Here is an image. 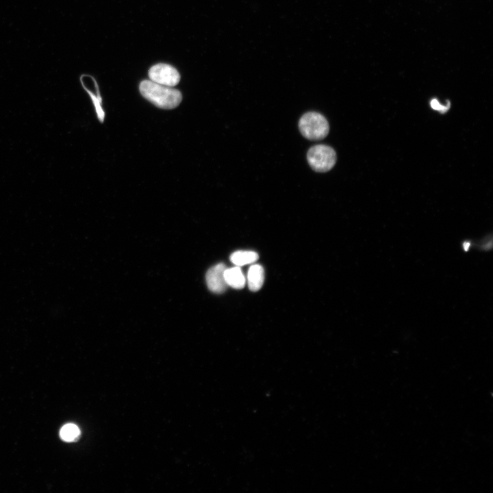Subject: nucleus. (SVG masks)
<instances>
[{"instance_id":"obj_1","label":"nucleus","mask_w":493,"mask_h":493,"mask_svg":"<svg viewBox=\"0 0 493 493\" xmlns=\"http://www.w3.org/2000/svg\"><path fill=\"white\" fill-rule=\"evenodd\" d=\"M141 94L153 105L162 109H173L182 100L181 92L175 88L155 83L142 81L139 86Z\"/></svg>"},{"instance_id":"obj_9","label":"nucleus","mask_w":493,"mask_h":493,"mask_svg":"<svg viewBox=\"0 0 493 493\" xmlns=\"http://www.w3.org/2000/svg\"><path fill=\"white\" fill-rule=\"evenodd\" d=\"M80 434L78 427L74 424L68 423L64 425L60 431L61 438L66 442L76 440Z\"/></svg>"},{"instance_id":"obj_4","label":"nucleus","mask_w":493,"mask_h":493,"mask_svg":"<svg viewBox=\"0 0 493 493\" xmlns=\"http://www.w3.org/2000/svg\"><path fill=\"white\" fill-rule=\"evenodd\" d=\"M151 81L166 86L173 87L179 80L178 71L172 66L166 64H157L153 66L149 71Z\"/></svg>"},{"instance_id":"obj_10","label":"nucleus","mask_w":493,"mask_h":493,"mask_svg":"<svg viewBox=\"0 0 493 493\" xmlns=\"http://www.w3.org/2000/svg\"><path fill=\"white\" fill-rule=\"evenodd\" d=\"M431 106L435 110H438L441 113H444L448 110L450 107V103L448 102L447 105L444 106L441 105L437 99H433L431 101Z\"/></svg>"},{"instance_id":"obj_6","label":"nucleus","mask_w":493,"mask_h":493,"mask_svg":"<svg viewBox=\"0 0 493 493\" xmlns=\"http://www.w3.org/2000/svg\"><path fill=\"white\" fill-rule=\"evenodd\" d=\"M264 272L263 267L260 264L252 265L248 271L247 283L251 291L259 290L264 283Z\"/></svg>"},{"instance_id":"obj_5","label":"nucleus","mask_w":493,"mask_h":493,"mask_svg":"<svg viewBox=\"0 0 493 493\" xmlns=\"http://www.w3.org/2000/svg\"><path fill=\"white\" fill-rule=\"evenodd\" d=\"M226 266L218 264L209 269L206 274V283L208 288L214 293L223 292L228 286L225 279Z\"/></svg>"},{"instance_id":"obj_8","label":"nucleus","mask_w":493,"mask_h":493,"mask_svg":"<svg viewBox=\"0 0 493 493\" xmlns=\"http://www.w3.org/2000/svg\"><path fill=\"white\" fill-rule=\"evenodd\" d=\"M258 260V254L252 251H237L230 256V260L237 266L251 264Z\"/></svg>"},{"instance_id":"obj_3","label":"nucleus","mask_w":493,"mask_h":493,"mask_svg":"<svg viewBox=\"0 0 493 493\" xmlns=\"http://www.w3.org/2000/svg\"><path fill=\"white\" fill-rule=\"evenodd\" d=\"M307 159L314 170L324 173L334 166L337 157L331 147L325 144H317L308 150Z\"/></svg>"},{"instance_id":"obj_7","label":"nucleus","mask_w":493,"mask_h":493,"mask_svg":"<svg viewBox=\"0 0 493 493\" xmlns=\"http://www.w3.org/2000/svg\"><path fill=\"white\" fill-rule=\"evenodd\" d=\"M224 275L227 286L236 289H241L245 285L246 279L240 266L226 268Z\"/></svg>"},{"instance_id":"obj_2","label":"nucleus","mask_w":493,"mask_h":493,"mask_svg":"<svg viewBox=\"0 0 493 493\" xmlns=\"http://www.w3.org/2000/svg\"><path fill=\"white\" fill-rule=\"evenodd\" d=\"M301 134L310 140H320L325 138L329 130L326 118L316 112L304 114L299 121Z\"/></svg>"}]
</instances>
